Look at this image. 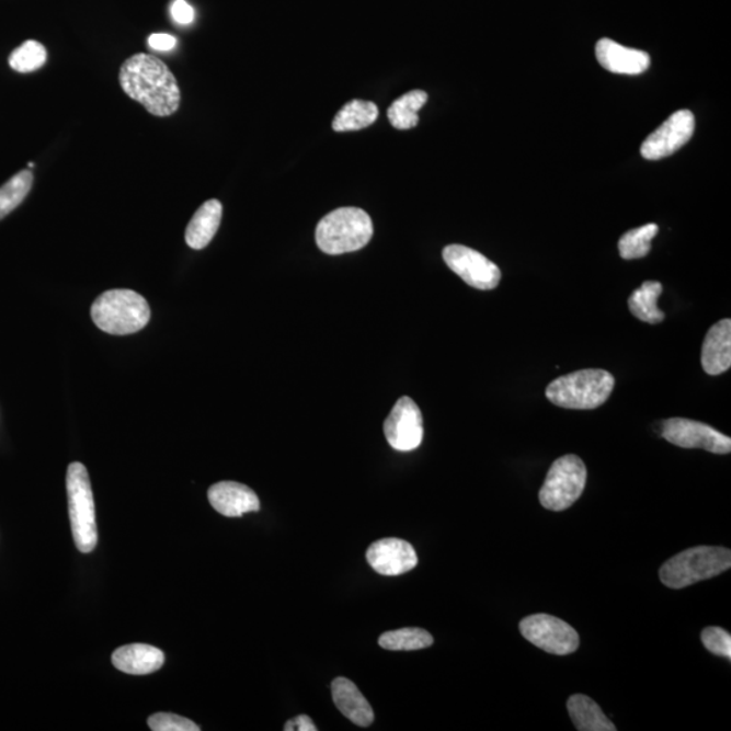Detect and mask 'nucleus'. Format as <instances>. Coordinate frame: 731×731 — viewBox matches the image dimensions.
<instances>
[{"instance_id":"25","label":"nucleus","mask_w":731,"mask_h":731,"mask_svg":"<svg viewBox=\"0 0 731 731\" xmlns=\"http://www.w3.org/2000/svg\"><path fill=\"white\" fill-rule=\"evenodd\" d=\"M659 227L655 224H647L641 228L631 229L621 236L618 249L621 259L632 261L648 255L652 250V240L658 236Z\"/></svg>"},{"instance_id":"17","label":"nucleus","mask_w":731,"mask_h":731,"mask_svg":"<svg viewBox=\"0 0 731 731\" xmlns=\"http://www.w3.org/2000/svg\"><path fill=\"white\" fill-rule=\"evenodd\" d=\"M164 653L147 643H132L121 647L112 655V663L128 675H149L164 665Z\"/></svg>"},{"instance_id":"24","label":"nucleus","mask_w":731,"mask_h":731,"mask_svg":"<svg viewBox=\"0 0 731 731\" xmlns=\"http://www.w3.org/2000/svg\"><path fill=\"white\" fill-rule=\"evenodd\" d=\"M379 647L391 650V652H412L430 648L434 643L433 636L419 627H406V629L385 632L378 640Z\"/></svg>"},{"instance_id":"3","label":"nucleus","mask_w":731,"mask_h":731,"mask_svg":"<svg viewBox=\"0 0 731 731\" xmlns=\"http://www.w3.org/2000/svg\"><path fill=\"white\" fill-rule=\"evenodd\" d=\"M91 318L101 331L111 335H132L151 319V308L138 293L114 289L103 293L91 307Z\"/></svg>"},{"instance_id":"27","label":"nucleus","mask_w":731,"mask_h":731,"mask_svg":"<svg viewBox=\"0 0 731 731\" xmlns=\"http://www.w3.org/2000/svg\"><path fill=\"white\" fill-rule=\"evenodd\" d=\"M46 59H48V54H46L45 46L28 39L10 55L9 65L14 71L26 73L37 71L45 65Z\"/></svg>"},{"instance_id":"29","label":"nucleus","mask_w":731,"mask_h":731,"mask_svg":"<svg viewBox=\"0 0 731 731\" xmlns=\"http://www.w3.org/2000/svg\"><path fill=\"white\" fill-rule=\"evenodd\" d=\"M701 643L712 654L731 660V636L721 627H707L701 631Z\"/></svg>"},{"instance_id":"19","label":"nucleus","mask_w":731,"mask_h":731,"mask_svg":"<svg viewBox=\"0 0 731 731\" xmlns=\"http://www.w3.org/2000/svg\"><path fill=\"white\" fill-rule=\"evenodd\" d=\"M222 218V205L220 201L209 199L199 207L189 222L186 229V243L190 249L204 250L215 238L220 228Z\"/></svg>"},{"instance_id":"13","label":"nucleus","mask_w":731,"mask_h":731,"mask_svg":"<svg viewBox=\"0 0 731 731\" xmlns=\"http://www.w3.org/2000/svg\"><path fill=\"white\" fill-rule=\"evenodd\" d=\"M366 558L378 574L400 575L418 566V555L407 540L387 538L377 540L367 549Z\"/></svg>"},{"instance_id":"9","label":"nucleus","mask_w":731,"mask_h":731,"mask_svg":"<svg viewBox=\"0 0 731 731\" xmlns=\"http://www.w3.org/2000/svg\"><path fill=\"white\" fill-rule=\"evenodd\" d=\"M443 259L460 278L475 289L492 290L498 287L502 281V272L498 264H494L479 251L471 250L469 247L452 244L443 250Z\"/></svg>"},{"instance_id":"32","label":"nucleus","mask_w":731,"mask_h":731,"mask_svg":"<svg viewBox=\"0 0 731 731\" xmlns=\"http://www.w3.org/2000/svg\"><path fill=\"white\" fill-rule=\"evenodd\" d=\"M284 730L316 731L318 728L315 727L312 719H310L308 716H298L297 718L292 719V721L286 722Z\"/></svg>"},{"instance_id":"2","label":"nucleus","mask_w":731,"mask_h":731,"mask_svg":"<svg viewBox=\"0 0 731 731\" xmlns=\"http://www.w3.org/2000/svg\"><path fill=\"white\" fill-rule=\"evenodd\" d=\"M614 387L612 373L585 368L555 379L546 388V397L551 404L566 410H596L609 399Z\"/></svg>"},{"instance_id":"23","label":"nucleus","mask_w":731,"mask_h":731,"mask_svg":"<svg viewBox=\"0 0 731 731\" xmlns=\"http://www.w3.org/2000/svg\"><path fill=\"white\" fill-rule=\"evenodd\" d=\"M427 92L413 90L399 98L389 107L388 118L396 129L406 130L419 124L418 112L427 103Z\"/></svg>"},{"instance_id":"15","label":"nucleus","mask_w":731,"mask_h":731,"mask_svg":"<svg viewBox=\"0 0 731 731\" xmlns=\"http://www.w3.org/2000/svg\"><path fill=\"white\" fill-rule=\"evenodd\" d=\"M595 52L601 66L613 73L640 75L650 67L647 52L626 48L609 38H602L596 44Z\"/></svg>"},{"instance_id":"26","label":"nucleus","mask_w":731,"mask_h":731,"mask_svg":"<svg viewBox=\"0 0 731 731\" xmlns=\"http://www.w3.org/2000/svg\"><path fill=\"white\" fill-rule=\"evenodd\" d=\"M33 174L23 170L0 187V220L16 209L31 193Z\"/></svg>"},{"instance_id":"28","label":"nucleus","mask_w":731,"mask_h":731,"mask_svg":"<svg viewBox=\"0 0 731 731\" xmlns=\"http://www.w3.org/2000/svg\"><path fill=\"white\" fill-rule=\"evenodd\" d=\"M148 727L153 731H199L198 724L176 713L158 712L148 718Z\"/></svg>"},{"instance_id":"30","label":"nucleus","mask_w":731,"mask_h":731,"mask_svg":"<svg viewBox=\"0 0 731 731\" xmlns=\"http://www.w3.org/2000/svg\"><path fill=\"white\" fill-rule=\"evenodd\" d=\"M171 16L180 25H190L194 21V9L192 4H189L186 0H174L171 3Z\"/></svg>"},{"instance_id":"7","label":"nucleus","mask_w":731,"mask_h":731,"mask_svg":"<svg viewBox=\"0 0 731 731\" xmlns=\"http://www.w3.org/2000/svg\"><path fill=\"white\" fill-rule=\"evenodd\" d=\"M585 486L586 468L583 459L568 454L550 466L539 491V503L549 511H566L578 502Z\"/></svg>"},{"instance_id":"31","label":"nucleus","mask_w":731,"mask_h":731,"mask_svg":"<svg viewBox=\"0 0 731 731\" xmlns=\"http://www.w3.org/2000/svg\"><path fill=\"white\" fill-rule=\"evenodd\" d=\"M176 44V38L165 33L151 34L148 38V45L151 46V49L159 52L172 50Z\"/></svg>"},{"instance_id":"8","label":"nucleus","mask_w":731,"mask_h":731,"mask_svg":"<svg viewBox=\"0 0 731 731\" xmlns=\"http://www.w3.org/2000/svg\"><path fill=\"white\" fill-rule=\"evenodd\" d=\"M522 636L550 654L567 655L579 649L580 637L571 625L548 614H535L519 625Z\"/></svg>"},{"instance_id":"16","label":"nucleus","mask_w":731,"mask_h":731,"mask_svg":"<svg viewBox=\"0 0 731 731\" xmlns=\"http://www.w3.org/2000/svg\"><path fill=\"white\" fill-rule=\"evenodd\" d=\"M731 366V320L716 322L701 347V367L709 376L727 373Z\"/></svg>"},{"instance_id":"14","label":"nucleus","mask_w":731,"mask_h":731,"mask_svg":"<svg viewBox=\"0 0 731 731\" xmlns=\"http://www.w3.org/2000/svg\"><path fill=\"white\" fill-rule=\"evenodd\" d=\"M207 498L213 509L227 517H240L261 510L256 493L243 483L235 481L215 483L209 488Z\"/></svg>"},{"instance_id":"5","label":"nucleus","mask_w":731,"mask_h":731,"mask_svg":"<svg viewBox=\"0 0 731 731\" xmlns=\"http://www.w3.org/2000/svg\"><path fill=\"white\" fill-rule=\"evenodd\" d=\"M370 216L359 207H341L327 215L316 229V243L328 255L364 249L373 238Z\"/></svg>"},{"instance_id":"22","label":"nucleus","mask_w":731,"mask_h":731,"mask_svg":"<svg viewBox=\"0 0 731 731\" xmlns=\"http://www.w3.org/2000/svg\"><path fill=\"white\" fill-rule=\"evenodd\" d=\"M377 118L378 107L376 103L351 101L336 114L332 128L335 132L361 130L376 123Z\"/></svg>"},{"instance_id":"10","label":"nucleus","mask_w":731,"mask_h":731,"mask_svg":"<svg viewBox=\"0 0 731 731\" xmlns=\"http://www.w3.org/2000/svg\"><path fill=\"white\" fill-rule=\"evenodd\" d=\"M664 439L677 447L704 448L712 454H729L731 452V439L719 433L711 425L696 422V420L673 418L665 420L663 431Z\"/></svg>"},{"instance_id":"20","label":"nucleus","mask_w":731,"mask_h":731,"mask_svg":"<svg viewBox=\"0 0 731 731\" xmlns=\"http://www.w3.org/2000/svg\"><path fill=\"white\" fill-rule=\"evenodd\" d=\"M569 716L574 728L580 731H615L617 727L609 721L596 701L585 695H573L568 700Z\"/></svg>"},{"instance_id":"12","label":"nucleus","mask_w":731,"mask_h":731,"mask_svg":"<svg viewBox=\"0 0 731 731\" xmlns=\"http://www.w3.org/2000/svg\"><path fill=\"white\" fill-rule=\"evenodd\" d=\"M695 117L689 111L673 113L660 128L643 141L641 153L644 159L660 160L678 151L693 138Z\"/></svg>"},{"instance_id":"6","label":"nucleus","mask_w":731,"mask_h":731,"mask_svg":"<svg viewBox=\"0 0 731 731\" xmlns=\"http://www.w3.org/2000/svg\"><path fill=\"white\" fill-rule=\"evenodd\" d=\"M69 521L75 545L80 552L89 555L98 545L94 494L85 466L69 464L67 470Z\"/></svg>"},{"instance_id":"11","label":"nucleus","mask_w":731,"mask_h":731,"mask_svg":"<svg viewBox=\"0 0 731 731\" xmlns=\"http://www.w3.org/2000/svg\"><path fill=\"white\" fill-rule=\"evenodd\" d=\"M385 437L397 452H412L423 442V414L410 397L396 402L384 424Z\"/></svg>"},{"instance_id":"4","label":"nucleus","mask_w":731,"mask_h":731,"mask_svg":"<svg viewBox=\"0 0 731 731\" xmlns=\"http://www.w3.org/2000/svg\"><path fill=\"white\" fill-rule=\"evenodd\" d=\"M731 568V551L718 546H698L678 552L660 569V580L667 589L683 590L700 581L717 578Z\"/></svg>"},{"instance_id":"1","label":"nucleus","mask_w":731,"mask_h":731,"mask_svg":"<svg viewBox=\"0 0 731 731\" xmlns=\"http://www.w3.org/2000/svg\"><path fill=\"white\" fill-rule=\"evenodd\" d=\"M119 84L126 95L157 117H169L180 108V85L158 57L147 54L129 57L121 67Z\"/></svg>"},{"instance_id":"21","label":"nucleus","mask_w":731,"mask_h":731,"mask_svg":"<svg viewBox=\"0 0 731 731\" xmlns=\"http://www.w3.org/2000/svg\"><path fill=\"white\" fill-rule=\"evenodd\" d=\"M663 295V285L658 281L643 282L632 295L627 299L630 312L638 320L649 322V324H659L664 321L665 315L658 307V299Z\"/></svg>"},{"instance_id":"18","label":"nucleus","mask_w":731,"mask_h":731,"mask_svg":"<svg viewBox=\"0 0 731 731\" xmlns=\"http://www.w3.org/2000/svg\"><path fill=\"white\" fill-rule=\"evenodd\" d=\"M332 699L339 711L358 727L367 728L374 722L372 706L349 678L338 677L332 682Z\"/></svg>"},{"instance_id":"33","label":"nucleus","mask_w":731,"mask_h":731,"mask_svg":"<svg viewBox=\"0 0 731 731\" xmlns=\"http://www.w3.org/2000/svg\"><path fill=\"white\" fill-rule=\"evenodd\" d=\"M34 163H28V169H33Z\"/></svg>"}]
</instances>
